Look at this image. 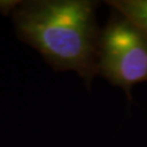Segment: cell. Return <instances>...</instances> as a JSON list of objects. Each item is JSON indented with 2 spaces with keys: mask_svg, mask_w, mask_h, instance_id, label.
I'll return each mask as SVG.
<instances>
[{
  "mask_svg": "<svg viewBox=\"0 0 147 147\" xmlns=\"http://www.w3.org/2000/svg\"><path fill=\"white\" fill-rule=\"evenodd\" d=\"M97 67L98 74L131 100L133 86L147 82V34L113 11L100 32Z\"/></svg>",
  "mask_w": 147,
  "mask_h": 147,
  "instance_id": "2",
  "label": "cell"
},
{
  "mask_svg": "<svg viewBox=\"0 0 147 147\" xmlns=\"http://www.w3.org/2000/svg\"><path fill=\"white\" fill-rule=\"evenodd\" d=\"M97 3L87 0H39L16 5L19 38L35 48L56 71H74L87 85L98 74L100 30Z\"/></svg>",
  "mask_w": 147,
  "mask_h": 147,
  "instance_id": "1",
  "label": "cell"
},
{
  "mask_svg": "<svg viewBox=\"0 0 147 147\" xmlns=\"http://www.w3.org/2000/svg\"><path fill=\"white\" fill-rule=\"evenodd\" d=\"M107 3L147 34V0H113Z\"/></svg>",
  "mask_w": 147,
  "mask_h": 147,
  "instance_id": "3",
  "label": "cell"
}]
</instances>
